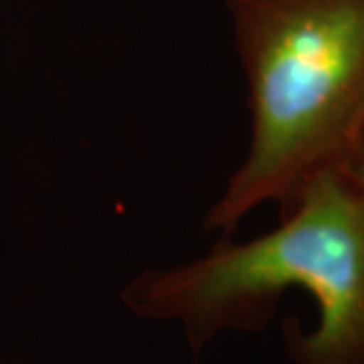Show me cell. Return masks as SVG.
I'll return each instance as SVG.
<instances>
[{"label":"cell","instance_id":"1","mask_svg":"<svg viewBox=\"0 0 364 364\" xmlns=\"http://www.w3.org/2000/svg\"><path fill=\"white\" fill-rule=\"evenodd\" d=\"M291 287L318 306L312 332L286 326L294 364H364V200L346 174L310 182L267 233L223 235L195 259L144 269L119 301L136 318L181 326L198 356L227 332L263 330Z\"/></svg>","mask_w":364,"mask_h":364},{"label":"cell","instance_id":"2","mask_svg":"<svg viewBox=\"0 0 364 364\" xmlns=\"http://www.w3.org/2000/svg\"><path fill=\"white\" fill-rule=\"evenodd\" d=\"M247 87L243 162L205 215L231 235L261 205L284 215L364 144V0H225Z\"/></svg>","mask_w":364,"mask_h":364},{"label":"cell","instance_id":"3","mask_svg":"<svg viewBox=\"0 0 364 364\" xmlns=\"http://www.w3.org/2000/svg\"><path fill=\"white\" fill-rule=\"evenodd\" d=\"M346 176L354 182V186L358 188V193H360V196H363L364 200V144L363 148L358 150L356 158H354V162H352V166Z\"/></svg>","mask_w":364,"mask_h":364},{"label":"cell","instance_id":"4","mask_svg":"<svg viewBox=\"0 0 364 364\" xmlns=\"http://www.w3.org/2000/svg\"><path fill=\"white\" fill-rule=\"evenodd\" d=\"M0 364H26V363H0Z\"/></svg>","mask_w":364,"mask_h":364}]
</instances>
